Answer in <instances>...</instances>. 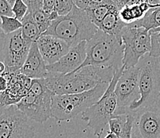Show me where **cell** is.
I'll list each match as a JSON object with an SVG mask.
<instances>
[{
  "label": "cell",
  "instance_id": "6da1fadb",
  "mask_svg": "<svg viewBox=\"0 0 160 138\" xmlns=\"http://www.w3.org/2000/svg\"><path fill=\"white\" fill-rule=\"evenodd\" d=\"M112 68L88 66L69 74L48 72L46 83L54 94H72L93 89L100 83H110L116 72Z\"/></svg>",
  "mask_w": 160,
  "mask_h": 138
},
{
  "label": "cell",
  "instance_id": "7a4b0ae2",
  "mask_svg": "<svg viewBox=\"0 0 160 138\" xmlns=\"http://www.w3.org/2000/svg\"><path fill=\"white\" fill-rule=\"evenodd\" d=\"M98 30L92 22L86 11L74 5L69 14L59 16L52 21L49 29L42 35L54 36L65 40L72 48L92 38Z\"/></svg>",
  "mask_w": 160,
  "mask_h": 138
},
{
  "label": "cell",
  "instance_id": "3957f363",
  "mask_svg": "<svg viewBox=\"0 0 160 138\" xmlns=\"http://www.w3.org/2000/svg\"><path fill=\"white\" fill-rule=\"evenodd\" d=\"M86 53V59L80 68L92 65L117 70L123 67V43L117 37L102 30H98L94 37L87 41Z\"/></svg>",
  "mask_w": 160,
  "mask_h": 138
},
{
  "label": "cell",
  "instance_id": "277c9868",
  "mask_svg": "<svg viewBox=\"0 0 160 138\" xmlns=\"http://www.w3.org/2000/svg\"><path fill=\"white\" fill-rule=\"evenodd\" d=\"M109 83H100L93 89L78 94H54L52 99V117L58 121H70L95 104Z\"/></svg>",
  "mask_w": 160,
  "mask_h": 138
},
{
  "label": "cell",
  "instance_id": "5b68a950",
  "mask_svg": "<svg viewBox=\"0 0 160 138\" xmlns=\"http://www.w3.org/2000/svg\"><path fill=\"white\" fill-rule=\"evenodd\" d=\"M124 69V67H122L116 71L103 96L82 113V120L87 121V126L93 130L94 136L97 138H101L109 121L116 115L118 102L115 88Z\"/></svg>",
  "mask_w": 160,
  "mask_h": 138
},
{
  "label": "cell",
  "instance_id": "8992f818",
  "mask_svg": "<svg viewBox=\"0 0 160 138\" xmlns=\"http://www.w3.org/2000/svg\"><path fill=\"white\" fill-rule=\"evenodd\" d=\"M138 64L140 98L128 109L126 114H134L142 109L153 106L160 94V57H154L148 53Z\"/></svg>",
  "mask_w": 160,
  "mask_h": 138
},
{
  "label": "cell",
  "instance_id": "52a82bcc",
  "mask_svg": "<svg viewBox=\"0 0 160 138\" xmlns=\"http://www.w3.org/2000/svg\"><path fill=\"white\" fill-rule=\"evenodd\" d=\"M54 95L45 79H32L30 91L16 107L30 120L43 123L52 117V99Z\"/></svg>",
  "mask_w": 160,
  "mask_h": 138
},
{
  "label": "cell",
  "instance_id": "ba28073f",
  "mask_svg": "<svg viewBox=\"0 0 160 138\" xmlns=\"http://www.w3.org/2000/svg\"><path fill=\"white\" fill-rule=\"evenodd\" d=\"M123 45V64L125 69L133 68L145 55L151 52V42L149 30L144 28L126 26L121 32Z\"/></svg>",
  "mask_w": 160,
  "mask_h": 138
},
{
  "label": "cell",
  "instance_id": "9c48e42d",
  "mask_svg": "<svg viewBox=\"0 0 160 138\" xmlns=\"http://www.w3.org/2000/svg\"><path fill=\"white\" fill-rule=\"evenodd\" d=\"M30 119L16 105L0 109V138H33L35 131Z\"/></svg>",
  "mask_w": 160,
  "mask_h": 138
},
{
  "label": "cell",
  "instance_id": "30bf717a",
  "mask_svg": "<svg viewBox=\"0 0 160 138\" xmlns=\"http://www.w3.org/2000/svg\"><path fill=\"white\" fill-rule=\"evenodd\" d=\"M139 66L124 69L115 88L118 107L116 115L126 114L127 110L140 98L139 88Z\"/></svg>",
  "mask_w": 160,
  "mask_h": 138
},
{
  "label": "cell",
  "instance_id": "8fae6325",
  "mask_svg": "<svg viewBox=\"0 0 160 138\" xmlns=\"http://www.w3.org/2000/svg\"><path fill=\"white\" fill-rule=\"evenodd\" d=\"M31 45V42L23 38L21 30L6 35L4 43V64L7 68L6 73L20 72L27 60Z\"/></svg>",
  "mask_w": 160,
  "mask_h": 138
},
{
  "label": "cell",
  "instance_id": "7c38bea8",
  "mask_svg": "<svg viewBox=\"0 0 160 138\" xmlns=\"http://www.w3.org/2000/svg\"><path fill=\"white\" fill-rule=\"evenodd\" d=\"M132 138H160V112L155 106L136 112Z\"/></svg>",
  "mask_w": 160,
  "mask_h": 138
},
{
  "label": "cell",
  "instance_id": "4fadbf2b",
  "mask_svg": "<svg viewBox=\"0 0 160 138\" xmlns=\"http://www.w3.org/2000/svg\"><path fill=\"white\" fill-rule=\"evenodd\" d=\"M87 41H82L75 47L71 48L67 54L62 56L58 62L46 65L49 72L69 74L78 69L86 59Z\"/></svg>",
  "mask_w": 160,
  "mask_h": 138
},
{
  "label": "cell",
  "instance_id": "5bb4252c",
  "mask_svg": "<svg viewBox=\"0 0 160 138\" xmlns=\"http://www.w3.org/2000/svg\"><path fill=\"white\" fill-rule=\"evenodd\" d=\"M37 44L46 65L58 62L71 49L65 40L52 35H42Z\"/></svg>",
  "mask_w": 160,
  "mask_h": 138
},
{
  "label": "cell",
  "instance_id": "9a60e30c",
  "mask_svg": "<svg viewBox=\"0 0 160 138\" xmlns=\"http://www.w3.org/2000/svg\"><path fill=\"white\" fill-rule=\"evenodd\" d=\"M46 64L39 51L37 41L33 42L27 60L25 61L20 73L31 79H45L48 74Z\"/></svg>",
  "mask_w": 160,
  "mask_h": 138
},
{
  "label": "cell",
  "instance_id": "2e32d148",
  "mask_svg": "<svg viewBox=\"0 0 160 138\" xmlns=\"http://www.w3.org/2000/svg\"><path fill=\"white\" fill-rule=\"evenodd\" d=\"M134 120L135 115L132 114L115 115L109 121V130L118 138H132Z\"/></svg>",
  "mask_w": 160,
  "mask_h": 138
},
{
  "label": "cell",
  "instance_id": "e0dca14e",
  "mask_svg": "<svg viewBox=\"0 0 160 138\" xmlns=\"http://www.w3.org/2000/svg\"><path fill=\"white\" fill-rule=\"evenodd\" d=\"M128 25L123 22L120 17V11L117 7L112 6L105 18L103 19L98 29L108 34L114 35L122 41L121 32Z\"/></svg>",
  "mask_w": 160,
  "mask_h": 138
},
{
  "label": "cell",
  "instance_id": "ac0fdd59",
  "mask_svg": "<svg viewBox=\"0 0 160 138\" xmlns=\"http://www.w3.org/2000/svg\"><path fill=\"white\" fill-rule=\"evenodd\" d=\"M151 7L142 0L128 5L120 11V17L122 21L128 26L144 17Z\"/></svg>",
  "mask_w": 160,
  "mask_h": 138
},
{
  "label": "cell",
  "instance_id": "d6986e66",
  "mask_svg": "<svg viewBox=\"0 0 160 138\" xmlns=\"http://www.w3.org/2000/svg\"><path fill=\"white\" fill-rule=\"evenodd\" d=\"M128 26L133 28H144L148 30L160 27V7L151 8L144 17Z\"/></svg>",
  "mask_w": 160,
  "mask_h": 138
},
{
  "label": "cell",
  "instance_id": "ffe728a7",
  "mask_svg": "<svg viewBox=\"0 0 160 138\" xmlns=\"http://www.w3.org/2000/svg\"><path fill=\"white\" fill-rule=\"evenodd\" d=\"M22 34L23 38L29 42H36L42 36L40 30L38 26L37 23L34 21L32 13L28 11L27 15L22 20Z\"/></svg>",
  "mask_w": 160,
  "mask_h": 138
},
{
  "label": "cell",
  "instance_id": "44dd1931",
  "mask_svg": "<svg viewBox=\"0 0 160 138\" xmlns=\"http://www.w3.org/2000/svg\"><path fill=\"white\" fill-rule=\"evenodd\" d=\"M112 6L114 5L108 4V5L100 6V7L92 8V9H87L85 11H86L90 19H91L92 22L93 23L95 26H97V28H98L101 21L105 18V16L107 15L109 11L111 10Z\"/></svg>",
  "mask_w": 160,
  "mask_h": 138
},
{
  "label": "cell",
  "instance_id": "7402d4cb",
  "mask_svg": "<svg viewBox=\"0 0 160 138\" xmlns=\"http://www.w3.org/2000/svg\"><path fill=\"white\" fill-rule=\"evenodd\" d=\"M22 27V21L14 17H7V16L0 17V28L6 35L21 30Z\"/></svg>",
  "mask_w": 160,
  "mask_h": 138
},
{
  "label": "cell",
  "instance_id": "603a6c76",
  "mask_svg": "<svg viewBox=\"0 0 160 138\" xmlns=\"http://www.w3.org/2000/svg\"><path fill=\"white\" fill-rule=\"evenodd\" d=\"M30 13H32V14H33V19L37 23L38 26L42 34H43L51 25L52 21L49 19V15L46 14L43 11V9L36 10V11Z\"/></svg>",
  "mask_w": 160,
  "mask_h": 138
},
{
  "label": "cell",
  "instance_id": "cb8c5ba5",
  "mask_svg": "<svg viewBox=\"0 0 160 138\" xmlns=\"http://www.w3.org/2000/svg\"><path fill=\"white\" fill-rule=\"evenodd\" d=\"M149 33L151 42V49L149 55L154 57H160V27L151 30Z\"/></svg>",
  "mask_w": 160,
  "mask_h": 138
},
{
  "label": "cell",
  "instance_id": "d4e9b609",
  "mask_svg": "<svg viewBox=\"0 0 160 138\" xmlns=\"http://www.w3.org/2000/svg\"><path fill=\"white\" fill-rule=\"evenodd\" d=\"M74 5L73 0H56L53 11H56L59 16H65L72 11Z\"/></svg>",
  "mask_w": 160,
  "mask_h": 138
},
{
  "label": "cell",
  "instance_id": "484cf974",
  "mask_svg": "<svg viewBox=\"0 0 160 138\" xmlns=\"http://www.w3.org/2000/svg\"><path fill=\"white\" fill-rule=\"evenodd\" d=\"M12 11L14 13V18L22 21V20L28 13V6L25 3L23 0H16L14 6L12 7Z\"/></svg>",
  "mask_w": 160,
  "mask_h": 138
},
{
  "label": "cell",
  "instance_id": "4316f807",
  "mask_svg": "<svg viewBox=\"0 0 160 138\" xmlns=\"http://www.w3.org/2000/svg\"><path fill=\"white\" fill-rule=\"evenodd\" d=\"M1 16L14 17L12 7L7 2V0H0V17Z\"/></svg>",
  "mask_w": 160,
  "mask_h": 138
},
{
  "label": "cell",
  "instance_id": "83f0119b",
  "mask_svg": "<svg viewBox=\"0 0 160 138\" xmlns=\"http://www.w3.org/2000/svg\"><path fill=\"white\" fill-rule=\"evenodd\" d=\"M28 6L29 11L33 12L36 10L43 9V0H23Z\"/></svg>",
  "mask_w": 160,
  "mask_h": 138
},
{
  "label": "cell",
  "instance_id": "f1b7e54d",
  "mask_svg": "<svg viewBox=\"0 0 160 138\" xmlns=\"http://www.w3.org/2000/svg\"><path fill=\"white\" fill-rule=\"evenodd\" d=\"M108 4L114 5L112 0H89L88 9H92V8H95V7L103 5H108Z\"/></svg>",
  "mask_w": 160,
  "mask_h": 138
},
{
  "label": "cell",
  "instance_id": "f546056e",
  "mask_svg": "<svg viewBox=\"0 0 160 138\" xmlns=\"http://www.w3.org/2000/svg\"><path fill=\"white\" fill-rule=\"evenodd\" d=\"M112 1L114 3L115 7H117L119 11H120L122 8H123L126 6L136 2L139 0H112Z\"/></svg>",
  "mask_w": 160,
  "mask_h": 138
},
{
  "label": "cell",
  "instance_id": "4dcf8cb0",
  "mask_svg": "<svg viewBox=\"0 0 160 138\" xmlns=\"http://www.w3.org/2000/svg\"><path fill=\"white\" fill-rule=\"evenodd\" d=\"M55 1L56 0H43V11L49 15L53 12Z\"/></svg>",
  "mask_w": 160,
  "mask_h": 138
},
{
  "label": "cell",
  "instance_id": "1f68e13d",
  "mask_svg": "<svg viewBox=\"0 0 160 138\" xmlns=\"http://www.w3.org/2000/svg\"><path fill=\"white\" fill-rule=\"evenodd\" d=\"M6 34L2 32L0 33V61L4 62V43H5Z\"/></svg>",
  "mask_w": 160,
  "mask_h": 138
},
{
  "label": "cell",
  "instance_id": "d6a6232c",
  "mask_svg": "<svg viewBox=\"0 0 160 138\" xmlns=\"http://www.w3.org/2000/svg\"><path fill=\"white\" fill-rule=\"evenodd\" d=\"M8 88V80L3 75H0V93L6 91Z\"/></svg>",
  "mask_w": 160,
  "mask_h": 138
},
{
  "label": "cell",
  "instance_id": "836d02e7",
  "mask_svg": "<svg viewBox=\"0 0 160 138\" xmlns=\"http://www.w3.org/2000/svg\"><path fill=\"white\" fill-rule=\"evenodd\" d=\"M74 4L82 10H87L89 3V0H73Z\"/></svg>",
  "mask_w": 160,
  "mask_h": 138
},
{
  "label": "cell",
  "instance_id": "e575fe53",
  "mask_svg": "<svg viewBox=\"0 0 160 138\" xmlns=\"http://www.w3.org/2000/svg\"><path fill=\"white\" fill-rule=\"evenodd\" d=\"M151 7V8L160 7V0H142Z\"/></svg>",
  "mask_w": 160,
  "mask_h": 138
},
{
  "label": "cell",
  "instance_id": "d590c367",
  "mask_svg": "<svg viewBox=\"0 0 160 138\" xmlns=\"http://www.w3.org/2000/svg\"><path fill=\"white\" fill-rule=\"evenodd\" d=\"M154 106L158 109V111L160 112V94H158V96L157 97L156 100H155V103H154Z\"/></svg>",
  "mask_w": 160,
  "mask_h": 138
},
{
  "label": "cell",
  "instance_id": "8d00e7d4",
  "mask_svg": "<svg viewBox=\"0 0 160 138\" xmlns=\"http://www.w3.org/2000/svg\"><path fill=\"white\" fill-rule=\"evenodd\" d=\"M104 138H118V136L113 133H112V132H108V134Z\"/></svg>",
  "mask_w": 160,
  "mask_h": 138
},
{
  "label": "cell",
  "instance_id": "74e56055",
  "mask_svg": "<svg viewBox=\"0 0 160 138\" xmlns=\"http://www.w3.org/2000/svg\"><path fill=\"white\" fill-rule=\"evenodd\" d=\"M15 1H16V0H7V2H9L10 5L11 6V7H12L13 6H14V2H15Z\"/></svg>",
  "mask_w": 160,
  "mask_h": 138
},
{
  "label": "cell",
  "instance_id": "f35d334b",
  "mask_svg": "<svg viewBox=\"0 0 160 138\" xmlns=\"http://www.w3.org/2000/svg\"><path fill=\"white\" fill-rule=\"evenodd\" d=\"M2 105H1V104H0V109L2 108Z\"/></svg>",
  "mask_w": 160,
  "mask_h": 138
},
{
  "label": "cell",
  "instance_id": "ab89813d",
  "mask_svg": "<svg viewBox=\"0 0 160 138\" xmlns=\"http://www.w3.org/2000/svg\"><path fill=\"white\" fill-rule=\"evenodd\" d=\"M2 30H1V28H0V33H2Z\"/></svg>",
  "mask_w": 160,
  "mask_h": 138
}]
</instances>
